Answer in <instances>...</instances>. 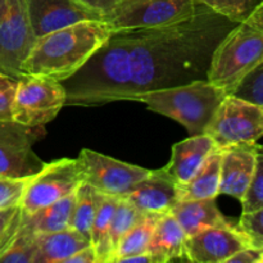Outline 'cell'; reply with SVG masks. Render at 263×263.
Masks as SVG:
<instances>
[{
	"label": "cell",
	"instance_id": "obj_17",
	"mask_svg": "<svg viewBox=\"0 0 263 263\" xmlns=\"http://www.w3.org/2000/svg\"><path fill=\"white\" fill-rule=\"evenodd\" d=\"M216 199L179 200L170 212L175 216L186 236L216 226L234 225L216 205Z\"/></svg>",
	"mask_w": 263,
	"mask_h": 263
},
{
	"label": "cell",
	"instance_id": "obj_14",
	"mask_svg": "<svg viewBox=\"0 0 263 263\" xmlns=\"http://www.w3.org/2000/svg\"><path fill=\"white\" fill-rule=\"evenodd\" d=\"M257 144H239L222 149L220 167V194L241 202L256 167Z\"/></svg>",
	"mask_w": 263,
	"mask_h": 263
},
{
	"label": "cell",
	"instance_id": "obj_23",
	"mask_svg": "<svg viewBox=\"0 0 263 263\" xmlns=\"http://www.w3.org/2000/svg\"><path fill=\"white\" fill-rule=\"evenodd\" d=\"M103 197L104 195L102 193L85 181H82L76 189V200H74L69 228L81 233L89 240L92 221Z\"/></svg>",
	"mask_w": 263,
	"mask_h": 263
},
{
	"label": "cell",
	"instance_id": "obj_26",
	"mask_svg": "<svg viewBox=\"0 0 263 263\" xmlns=\"http://www.w3.org/2000/svg\"><path fill=\"white\" fill-rule=\"evenodd\" d=\"M145 215L140 212L136 207H134L127 199L120 198L113 213L112 223H110V246H112L113 254L121 239L141 220ZM113 262V259H112Z\"/></svg>",
	"mask_w": 263,
	"mask_h": 263
},
{
	"label": "cell",
	"instance_id": "obj_10",
	"mask_svg": "<svg viewBox=\"0 0 263 263\" xmlns=\"http://www.w3.org/2000/svg\"><path fill=\"white\" fill-rule=\"evenodd\" d=\"M46 135L44 126L30 127L13 120H0V176L28 179L45 162L33 152V145Z\"/></svg>",
	"mask_w": 263,
	"mask_h": 263
},
{
	"label": "cell",
	"instance_id": "obj_15",
	"mask_svg": "<svg viewBox=\"0 0 263 263\" xmlns=\"http://www.w3.org/2000/svg\"><path fill=\"white\" fill-rule=\"evenodd\" d=\"M122 198L143 215L162 216L179 202L177 184L164 168L151 170V174Z\"/></svg>",
	"mask_w": 263,
	"mask_h": 263
},
{
	"label": "cell",
	"instance_id": "obj_27",
	"mask_svg": "<svg viewBox=\"0 0 263 263\" xmlns=\"http://www.w3.org/2000/svg\"><path fill=\"white\" fill-rule=\"evenodd\" d=\"M262 0H195L234 23L246 20Z\"/></svg>",
	"mask_w": 263,
	"mask_h": 263
},
{
	"label": "cell",
	"instance_id": "obj_35",
	"mask_svg": "<svg viewBox=\"0 0 263 263\" xmlns=\"http://www.w3.org/2000/svg\"><path fill=\"white\" fill-rule=\"evenodd\" d=\"M66 263H97V254H95L94 248L89 246L69 257Z\"/></svg>",
	"mask_w": 263,
	"mask_h": 263
},
{
	"label": "cell",
	"instance_id": "obj_13",
	"mask_svg": "<svg viewBox=\"0 0 263 263\" xmlns=\"http://www.w3.org/2000/svg\"><path fill=\"white\" fill-rule=\"evenodd\" d=\"M28 17L36 37L82 21H103L73 0H27Z\"/></svg>",
	"mask_w": 263,
	"mask_h": 263
},
{
	"label": "cell",
	"instance_id": "obj_33",
	"mask_svg": "<svg viewBox=\"0 0 263 263\" xmlns=\"http://www.w3.org/2000/svg\"><path fill=\"white\" fill-rule=\"evenodd\" d=\"M18 80L0 72V120H12V105Z\"/></svg>",
	"mask_w": 263,
	"mask_h": 263
},
{
	"label": "cell",
	"instance_id": "obj_8",
	"mask_svg": "<svg viewBox=\"0 0 263 263\" xmlns=\"http://www.w3.org/2000/svg\"><path fill=\"white\" fill-rule=\"evenodd\" d=\"M84 181L77 159L61 158L44 164L28 177L20 205L25 213H35L41 208L76 192Z\"/></svg>",
	"mask_w": 263,
	"mask_h": 263
},
{
	"label": "cell",
	"instance_id": "obj_30",
	"mask_svg": "<svg viewBox=\"0 0 263 263\" xmlns=\"http://www.w3.org/2000/svg\"><path fill=\"white\" fill-rule=\"evenodd\" d=\"M236 226L248 239L251 247L263 249V207L243 213Z\"/></svg>",
	"mask_w": 263,
	"mask_h": 263
},
{
	"label": "cell",
	"instance_id": "obj_32",
	"mask_svg": "<svg viewBox=\"0 0 263 263\" xmlns=\"http://www.w3.org/2000/svg\"><path fill=\"white\" fill-rule=\"evenodd\" d=\"M27 179L0 176V210L20 204Z\"/></svg>",
	"mask_w": 263,
	"mask_h": 263
},
{
	"label": "cell",
	"instance_id": "obj_11",
	"mask_svg": "<svg viewBox=\"0 0 263 263\" xmlns=\"http://www.w3.org/2000/svg\"><path fill=\"white\" fill-rule=\"evenodd\" d=\"M77 161L84 181L108 197H125L151 174V170L118 161L91 149H82Z\"/></svg>",
	"mask_w": 263,
	"mask_h": 263
},
{
	"label": "cell",
	"instance_id": "obj_20",
	"mask_svg": "<svg viewBox=\"0 0 263 263\" xmlns=\"http://www.w3.org/2000/svg\"><path fill=\"white\" fill-rule=\"evenodd\" d=\"M186 234L171 212L159 216L149 243L148 251L161 256L170 262L177 258H185V241Z\"/></svg>",
	"mask_w": 263,
	"mask_h": 263
},
{
	"label": "cell",
	"instance_id": "obj_4",
	"mask_svg": "<svg viewBox=\"0 0 263 263\" xmlns=\"http://www.w3.org/2000/svg\"><path fill=\"white\" fill-rule=\"evenodd\" d=\"M226 95L222 89L208 80H197L179 86L143 92L134 102L144 103L152 112L181 123L193 136L204 134Z\"/></svg>",
	"mask_w": 263,
	"mask_h": 263
},
{
	"label": "cell",
	"instance_id": "obj_24",
	"mask_svg": "<svg viewBox=\"0 0 263 263\" xmlns=\"http://www.w3.org/2000/svg\"><path fill=\"white\" fill-rule=\"evenodd\" d=\"M158 215H145L118 243L112 263H121L125 258L148 251L149 243L156 229Z\"/></svg>",
	"mask_w": 263,
	"mask_h": 263
},
{
	"label": "cell",
	"instance_id": "obj_28",
	"mask_svg": "<svg viewBox=\"0 0 263 263\" xmlns=\"http://www.w3.org/2000/svg\"><path fill=\"white\" fill-rule=\"evenodd\" d=\"M230 95L263 108V61L240 80Z\"/></svg>",
	"mask_w": 263,
	"mask_h": 263
},
{
	"label": "cell",
	"instance_id": "obj_31",
	"mask_svg": "<svg viewBox=\"0 0 263 263\" xmlns=\"http://www.w3.org/2000/svg\"><path fill=\"white\" fill-rule=\"evenodd\" d=\"M22 218V208L20 204L0 210V254L9 247L14 239Z\"/></svg>",
	"mask_w": 263,
	"mask_h": 263
},
{
	"label": "cell",
	"instance_id": "obj_5",
	"mask_svg": "<svg viewBox=\"0 0 263 263\" xmlns=\"http://www.w3.org/2000/svg\"><path fill=\"white\" fill-rule=\"evenodd\" d=\"M67 92L63 84L54 79L23 74L17 82L12 105V120L21 125L45 126L66 105Z\"/></svg>",
	"mask_w": 263,
	"mask_h": 263
},
{
	"label": "cell",
	"instance_id": "obj_34",
	"mask_svg": "<svg viewBox=\"0 0 263 263\" xmlns=\"http://www.w3.org/2000/svg\"><path fill=\"white\" fill-rule=\"evenodd\" d=\"M81 7L91 10L95 14L100 15L104 21V17L121 2V0H73Z\"/></svg>",
	"mask_w": 263,
	"mask_h": 263
},
{
	"label": "cell",
	"instance_id": "obj_21",
	"mask_svg": "<svg viewBox=\"0 0 263 263\" xmlns=\"http://www.w3.org/2000/svg\"><path fill=\"white\" fill-rule=\"evenodd\" d=\"M76 192L35 213H25L22 211V222L35 234H48L66 230L69 228L73 212Z\"/></svg>",
	"mask_w": 263,
	"mask_h": 263
},
{
	"label": "cell",
	"instance_id": "obj_25",
	"mask_svg": "<svg viewBox=\"0 0 263 263\" xmlns=\"http://www.w3.org/2000/svg\"><path fill=\"white\" fill-rule=\"evenodd\" d=\"M36 234L22 222L14 239L0 254V263H35Z\"/></svg>",
	"mask_w": 263,
	"mask_h": 263
},
{
	"label": "cell",
	"instance_id": "obj_6",
	"mask_svg": "<svg viewBox=\"0 0 263 263\" xmlns=\"http://www.w3.org/2000/svg\"><path fill=\"white\" fill-rule=\"evenodd\" d=\"M204 134L210 135L220 149L256 144L263 136V108L234 95H226Z\"/></svg>",
	"mask_w": 263,
	"mask_h": 263
},
{
	"label": "cell",
	"instance_id": "obj_29",
	"mask_svg": "<svg viewBox=\"0 0 263 263\" xmlns=\"http://www.w3.org/2000/svg\"><path fill=\"white\" fill-rule=\"evenodd\" d=\"M263 146H259L257 153L256 167L246 195L241 200L243 213L252 212L263 207Z\"/></svg>",
	"mask_w": 263,
	"mask_h": 263
},
{
	"label": "cell",
	"instance_id": "obj_19",
	"mask_svg": "<svg viewBox=\"0 0 263 263\" xmlns=\"http://www.w3.org/2000/svg\"><path fill=\"white\" fill-rule=\"evenodd\" d=\"M221 156L222 149H216L189 181L177 185V199H216L220 195Z\"/></svg>",
	"mask_w": 263,
	"mask_h": 263
},
{
	"label": "cell",
	"instance_id": "obj_7",
	"mask_svg": "<svg viewBox=\"0 0 263 263\" xmlns=\"http://www.w3.org/2000/svg\"><path fill=\"white\" fill-rule=\"evenodd\" d=\"M195 0H121L104 17L112 31L152 28L194 15Z\"/></svg>",
	"mask_w": 263,
	"mask_h": 263
},
{
	"label": "cell",
	"instance_id": "obj_9",
	"mask_svg": "<svg viewBox=\"0 0 263 263\" xmlns=\"http://www.w3.org/2000/svg\"><path fill=\"white\" fill-rule=\"evenodd\" d=\"M27 0H5L0 9V72L20 80L21 67L36 41Z\"/></svg>",
	"mask_w": 263,
	"mask_h": 263
},
{
	"label": "cell",
	"instance_id": "obj_36",
	"mask_svg": "<svg viewBox=\"0 0 263 263\" xmlns=\"http://www.w3.org/2000/svg\"><path fill=\"white\" fill-rule=\"evenodd\" d=\"M4 2H5V0H0V9H2V7H3V4H4Z\"/></svg>",
	"mask_w": 263,
	"mask_h": 263
},
{
	"label": "cell",
	"instance_id": "obj_3",
	"mask_svg": "<svg viewBox=\"0 0 263 263\" xmlns=\"http://www.w3.org/2000/svg\"><path fill=\"white\" fill-rule=\"evenodd\" d=\"M263 61V0L218 43L207 80L231 94L240 80Z\"/></svg>",
	"mask_w": 263,
	"mask_h": 263
},
{
	"label": "cell",
	"instance_id": "obj_12",
	"mask_svg": "<svg viewBox=\"0 0 263 263\" xmlns=\"http://www.w3.org/2000/svg\"><path fill=\"white\" fill-rule=\"evenodd\" d=\"M251 247L236 225L208 228L185 241V258L197 263H226L239 251Z\"/></svg>",
	"mask_w": 263,
	"mask_h": 263
},
{
	"label": "cell",
	"instance_id": "obj_16",
	"mask_svg": "<svg viewBox=\"0 0 263 263\" xmlns=\"http://www.w3.org/2000/svg\"><path fill=\"white\" fill-rule=\"evenodd\" d=\"M216 149L218 148L210 135H193L172 145L171 159L163 168L177 185L185 184L199 171Z\"/></svg>",
	"mask_w": 263,
	"mask_h": 263
},
{
	"label": "cell",
	"instance_id": "obj_1",
	"mask_svg": "<svg viewBox=\"0 0 263 263\" xmlns=\"http://www.w3.org/2000/svg\"><path fill=\"white\" fill-rule=\"evenodd\" d=\"M235 25L197 3L194 15L152 28L115 31L81 69L63 81L66 105H102L207 80L211 59Z\"/></svg>",
	"mask_w": 263,
	"mask_h": 263
},
{
	"label": "cell",
	"instance_id": "obj_22",
	"mask_svg": "<svg viewBox=\"0 0 263 263\" xmlns=\"http://www.w3.org/2000/svg\"><path fill=\"white\" fill-rule=\"evenodd\" d=\"M120 198L104 195L98 207L90 230V244L97 254V263H112L113 251L110 246V223Z\"/></svg>",
	"mask_w": 263,
	"mask_h": 263
},
{
	"label": "cell",
	"instance_id": "obj_2",
	"mask_svg": "<svg viewBox=\"0 0 263 263\" xmlns=\"http://www.w3.org/2000/svg\"><path fill=\"white\" fill-rule=\"evenodd\" d=\"M104 21H82L36 39L23 62V74L66 81L87 63L112 35Z\"/></svg>",
	"mask_w": 263,
	"mask_h": 263
},
{
	"label": "cell",
	"instance_id": "obj_18",
	"mask_svg": "<svg viewBox=\"0 0 263 263\" xmlns=\"http://www.w3.org/2000/svg\"><path fill=\"white\" fill-rule=\"evenodd\" d=\"M89 246H91L89 239L71 228L36 234L35 263H66L69 257Z\"/></svg>",
	"mask_w": 263,
	"mask_h": 263
}]
</instances>
